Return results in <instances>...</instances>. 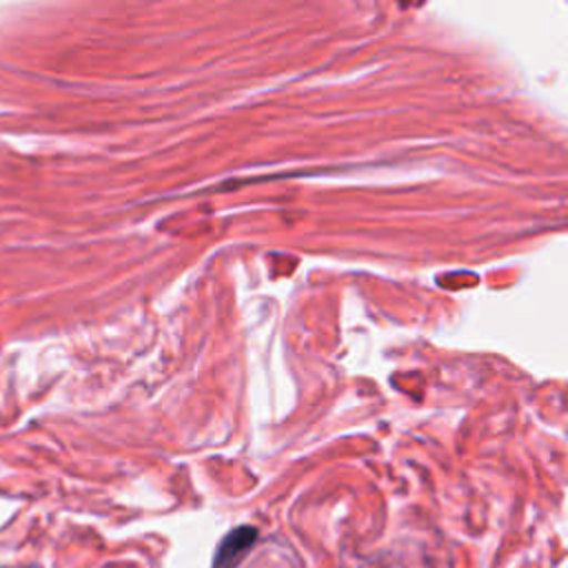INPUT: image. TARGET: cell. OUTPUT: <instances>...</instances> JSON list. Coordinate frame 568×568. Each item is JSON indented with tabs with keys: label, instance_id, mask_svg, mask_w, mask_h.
Returning a JSON list of instances; mask_svg holds the SVG:
<instances>
[{
	"label": "cell",
	"instance_id": "6da1fadb",
	"mask_svg": "<svg viewBox=\"0 0 568 568\" xmlns=\"http://www.w3.org/2000/svg\"><path fill=\"white\" fill-rule=\"evenodd\" d=\"M257 530L253 526H237L224 539L220 541L215 557H213V568H235L242 557L248 552V548L255 544Z\"/></svg>",
	"mask_w": 568,
	"mask_h": 568
}]
</instances>
